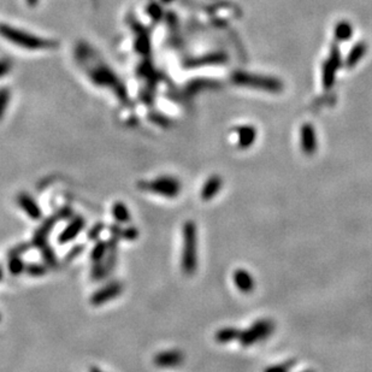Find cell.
I'll return each instance as SVG.
<instances>
[{
	"label": "cell",
	"instance_id": "1",
	"mask_svg": "<svg viewBox=\"0 0 372 372\" xmlns=\"http://www.w3.org/2000/svg\"><path fill=\"white\" fill-rule=\"evenodd\" d=\"M182 240V271L187 276H193L198 269V229L193 221L183 224Z\"/></svg>",
	"mask_w": 372,
	"mask_h": 372
},
{
	"label": "cell",
	"instance_id": "2",
	"mask_svg": "<svg viewBox=\"0 0 372 372\" xmlns=\"http://www.w3.org/2000/svg\"><path fill=\"white\" fill-rule=\"evenodd\" d=\"M74 215V210L70 206H63V208L57 210L56 212H53L52 215H50L47 218H44L40 226L35 229L34 234H33L32 244L34 246V248L41 251L43 248L50 246L49 238L57 224L62 221H69Z\"/></svg>",
	"mask_w": 372,
	"mask_h": 372
},
{
	"label": "cell",
	"instance_id": "3",
	"mask_svg": "<svg viewBox=\"0 0 372 372\" xmlns=\"http://www.w3.org/2000/svg\"><path fill=\"white\" fill-rule=\"evenodd\" d=\"M0 35L7 39L8 41L16 45V46L22 47V49L39 51V50H49L56 47V44L51 40H46L40 37L21 31V29L13 28L10 26L2 25L0 26Z\"/></svg>",
	"mask_w": 372,
	"mask_h": 372
},
{
	"label": "cell",
	"instance_id": "4",
	"mask_svg": "<svg viewBox=\"0 0 372 372\" xmlns=\"http://www.w3.org/2000/svg\"><path fill=\"white\" fill-rule=\"evenodd\" d=\"M139 187L141 191L151 192V193L157 194V196L173 199L181 193L182 183L176 177L164 175L159 176L149 182H140Z\"/></svg>",
	"mask_w": 372,
	"mask_h": 372
},
{
	"label": "cell",
	"instance_id": "5",
	"mask_svg": "<svg viewBox=\"0 0 372 372\" xmlns=\"http://www.w3.org/2000/svg\"><path fill=\"white\" fill-rule=\"evenodd\" d=\"M272 330H274L272 322H270L268 319L259 320V322L254 323L252 328L240 334V342H241L242 346H250V344H253L254 342L268 337L272 332Z\"/></svg>",
	"mask_w": 372,
	"mask_h": 372
},
{
	"label": "cell",
	"instance_id": "6",
	"mask_svg": "<svg viewBox=\"0 0 372 372\" xmlns=\"http://www.w3.org/2000/svg\"><path fill=\"white\" fill-rule=\"evenodd\" d=\"M123 290H124V284L121 281H112L110 283L105 284L104 287L99 288L98 290H95L92 294L89 301H91L93 306L99 307V306H103L106 302L111 301V300L118 298L123 293Z\"/></svg>",
	"mask_w": 372,
	"mask_h": 372
},
{
	"label": "cell",
	"instance_id": "7",
	"mask_svg": "<svg viewBox=\"0 0 372 372\" xmlns=\"http://www.w3.org/2000/svg\"><path fill=\"white\" fill-rule=\"evenodd\" d=\"M86 220L83 216L81 215H74L70 220L68 221V224L65 226L64 229L62 230L61 234L58 235V244L59 245H67L73 242L81 233L83 232L86 227Z\"/></svg>",
	"mask_w": 372,
	"mask_h": 372
},
{
	"label": "cell",
	"instance_id": "8",
	"mask_svg": "<svg viewBox=\"0 0 372 372\" xmlns=\"http://www.w3.org/2000/svg\"><path fill=\"white\" fill-rule=\"evenodd\" d=\"M16 203L17 205L22 209V211L25 212L32 221L38 222L43 220L44 217L43 210H41L40 205H39L37 200H35L31 194L22 192V193H20L19 196H17Z\"/></svg>",
	"mask_w": 372,
	"mask_h": 372
},
{
	"label": "cell",
	"instance_id": "9",
	"mask_svg": "<svg viewBox=\"0 0 372 372\" xmlns=\"http://www.w3.org/2000/svg\"><path fill=\"white\" fill-rule=\"evenodd\" d=\"M183 360H184V354H183V352L178 349H170L158 353L154 356V359H153V362L158 367L169 368L181 365Z\"/></svg>",
	"mask_w": 372,
	"mask_h": 372
},
{
	"label": "cell",
	"instance_id": "10",
	"mask_svg": "<svg viewBox=\"0 0 372 372\" xmlns=\"http://www.w3.org/2000/svg\"><path fill=\"white\" fill-rule=\"evenodd\" d=\"M235 81L241 85H248L252 87H259V88L269 89V91H278L281 88L280 82L271 79H263V77L248 76V75L239 74L235 76Z\"/></svg>",
	"mask_w": 372,
	"mask_h": 372
},
{
	"label": "cell",
	"instance_id": "11",
	"mask_svg": "<svg viewBox=\"0 0 372 372\" xmlns=\"http://www.w3.org/2000/svg\"><path fill=\"white\" fill-rule=\"evenodd\" d=\"M301 148L307 155H312L317 149V137L314 128L311 124H304L301 128Z\"/></svg>",
	"mask_w": 372,
	"mask_h": 372
},
{
	"label": "cell",
	"instance_id": "12",
	"mask_svg": "<svg viewBox=\"0 0 372 372\" xmlns=\"http://www.w3.org/2000/svg\"><path fill=\"white\" fill-rule=\"evenodd\" d=\"M222 187H223V179L221 176L214 175L209 177L208 181L204 183L202 192H200V198L204 202H210L220 193Z\"/></svg>",
	"mask_w": 372,
	"mask_h": 372
},
{
	"label": "cell",
	"instance_id": "13",
	"mask_svg": "<svg viewBox=\"0 0 372 372\" xmlns=\"http://www.w3.org/2000/svg\"><path fill=\"white\" fill-rule=\"evenodd\" d=\"M233 276L236 288L242 293H251L254 289V280L248 271L244 269H238Z\"/></svg>",
	"mask_w": 372,
	"mask_h": 372
},
{
	"label": "cell",
	"instance_id": "14",
	"mask_svg": "<svg viewBox=\"0 0 372 372\" xmlns=\"http://www.w3.org/2000/svg\"><path fill=\"white\" fill-rule=\"evenodd\" d=\"M235 133L238 134V145L240 148L245 149L251 147L254 143L257 137V131L252 125H241L235 129Z\"/></svg>",
	"mask_w": 372,
	"mask_h": 372
},
{
	"label": "cell",
	"instance_id": "15",
	"mask_svg": "<svg viewBox=\"0 0 372 372\" xmlns=\"http://www.w3.org/2000/svg\"><path fill=\"white\" fill-rule=\"evenodd\" d=\"M111 214H112L113 220L119 224H124V226H127V224H129L131 222L130 212H129L127 205L122 202H117L113 204L112 209H111Z\"/></svg>",
	"mask_w": 372,
	"mask_h": 372
},
{
	"label": "cell",
	"instance_id": "16",
	"mask_svg": "<svg viewBox=\"0 0 372 372\" xmlns=\"http://www.w3.org/2000/svg\"><path fill=\"white\" fill-rule=\"evenodd\" d=\"M107 251H109V246H107V240H97L94 241V246L92 247L91 254H89V258H91V262L94 263H100L103 262L106 257Z\"/></svg>",
	"mask_w": 372,
	"mask_h": 372
},
{
	"label": "cell",
	"instance_id": "17",
	"mask_svg": "<svg viewBox=\"0 0 372 372\" xmlns=\"http://www.w3.org/2000/svg\"><path fill=\"white\" fill-rule=\"evenodd\" d=\"M27 264L21 256L8 258V271L13 276H20L26 272Z\"/></svg>",
	"mask_w": 372,
	"mask_h": 372
},
{
	"label": "cell",
	"instance_id": "18",
	"mask_svg": "<svg viewBox=\"0 0 372 372\" xmlns=\"http://www.w3.org/2000/svg\"><path fill=\"white\" fill-rule=\"evenodd\" d=\"M50 268L47 266V264L45 263H29L26 266V272L29 277L33 278H39L44 277L47 272L50 271Z\"/></svg>",
	"mask_w": 372,
	"mask_h": 372
},
{
	"label": "cell",
	"instance_id": "19",
	"mask_svg": "<svg viewBox=\"0 0 372 372\" xmlns=\"http://www.w3.org/2000/svg\"><path fill=\"white\" fill-rule=\"evenodd\" d=\"M240 334H241V332H240L236 328H223L216 332L215 338L216 341L220 342V343H228V342L239 338Z\"/></svg>",
	"mask_w": 372,
	"mask_h": 372
},
{
	"label": "cell",
	"instance_id": "20",
	"mask_svg": "<svg viewBox=\"0 0 372 372\" xmlns=\"http://www.w3.org/2000/svg\"><path fill=\"white\" fill-rule=\"evenodd\" d=\"M40 253L41 258H43V262L45 264H47V266H49L51 270H56L57 268H59L61 263H59L56 252L52 247H51V245L43 248V250L40 251Z\"/></svg>",
	"mask_w": 372,
	"mask_h": 372
},
{
	"label": "cell",
	"instance_id": "21",
	"mask_svg": "<svg viewBox=\"0 0 372 372\" xmlns=\"http://www.w3.org/2000/svg\"><path fill=\"white\" fill-rule=\"evenodd\" d=\"M337 64H338V57H337V52L332 53V58L330 59L326 64L325 70H324V86L325 88H329L330 86L332 85V80H334V70L337 69Z\"/></svg>",
	"mask_w": 372,
	"mask_h": 372
},
{
	"label": "cell",
	"instance_id": "22",
	"mask_svg": "<svg viewBox=\"0 0 372 372\" xmlns=\"http://www.w3.org/2000/svg\"><path fill=\"white\" fill-rule=\"evenodd\" d=\"M109 276H110V274L107 272V270L104 266L103 262L93 264V266L91 269V278H92L93 282L104 281L105 278H107Z\"/></svg>",
	"mask_w": 372,
	"mask_h": 372
},
{
	"label": "cell",
	"instance_id": "23",
	"mask_svg": "<svg viewBox=\"0 0 372 372\" xmlns=\"http://www.w3.org/2000/svg\"><path fill=\"white\" fill-rule=\"evenodd\" d=\"M85 250H86V246L83 244L75 245L74 247H71L70 250H69L67 253H65L64 258H63V260L61 262V265H67V264L73 263L77 257L81 256V254L83 253V251H85Z\"/></svg>",
	"mask_w": 372,
	"mask_h": 372
},
{
	"label": "cell",
	"instance_id": "24",
	"mask_svg": "<svg viewBox=\"0 0 372 372\" xmlns=\"http://www.w3.org/2000/svg\"><path fill=\"white\" fill-rule=\"evenodd\" d=\"M350 35H352V27H350L349 23L340 22L335 27V37L338 40H348L350 38Z\"/></svg>",
	"mask_w": 372,
	"mask_h": 372
},
{
	"label": "cell",
	"instance_id": "25",
	"mask_svg": "<svg viewBox=\"0 0 372 372\" xmlns=\"http://www.w3.org/2000/svg\"><path fill=\"white\" fill-rule=\"evenodd\" d=\"M32 248H34V246H33L32 242H21V244L14 246L11 250L8 251V258L9 257H17V256L22 257L23 254L28 253V252L31 251Z\"/></svg>",
	"mask_w": 372,
	"mask_h": 372
},
{
	"label": "cell",
	"instance_id": "26",
	"mask_svg": "<svg viewBox=\"0 0 372 372\" xmlns=\"http://www.w3.org/2000/svg\"><path fill=\"white\" fill-rule=\"evenodd\" d=\"M105 228H106V224L104 222H97L95 224H93L92 228H89L88 232H87V238H88L89 241H97V240L100 239L101 233L104 232Z\"/></svg>",
	"mask_w": 372,
	"mask_h": 372
},
{
	"label": "cell",
	"instance_id": "27",
	"mask_svg": "<svg viewBox=\"0 0 372 372\" xmlns=\"http://www.w3.org/2000/svg\"><path fill=\"white\" fill-rule=\"evenodd\" d=\"M139 235H140V232H139V229H137L136 227H135V226H128V224H127V227L123 228L121 239L124 240V241L133 242V241H136V240L139 239Z\"/></svg>",
	"mask_w": 372,
	"mask_h": 372
},
{
	"label": "cell",
	"instance_id": "28",
	"mask_svg": "<svg viewBox=\"0 0 372 372\" xmlns=\"http://www.w3.org/2000/svg\"><path fill=\"white\" fill-rule=\"evenodd\" d=\"M10 99H11L10 91L7 88H0V121H2L5 112H7L9 103H10Z\"/></svg>",
	"mask_w": 372,
	"mask_h": 372
},
{
	"label": "cell",
	"instance_id": "29",
	"mask_svg": "<svg viewBox=\"0 0 372 372\" xmlns=\"http://www.w3.org/2000/svg\"><path fill=\"white\" fill-rule=\"evenodd\" d=\"M365 50H366V46L364 44H359L358 46L354 47V49L352 50V52H350L349 57H348L347 64L349 65V67H352V65L355 64V63L361 58V56L364 55Z\"/></svg>",
	"mask_w": 372,
	"mask_h": 372
},
{
	"label": "cell",
	"instance_id": "30",
	"mask_svg": "<svg viewBox=\"0 0 372 372\" xmlns=\"http://www.w3.org/2000/svg\"><path fill=\"white\" fill-rule=\"evenodd\" d=\"M11 62L8 59H0V79L8 75L9 71L11 70Z\"/></svg>",
	"mask_w": 372,
	"mask_h": 372
},
{
	"label": "cell",
	"instance_id": "31",
	"mask_svg": "<svg viewBox=\"0 0 372 372\" xmlns=\"http://www.w3.org/2000/svg\"><path fill=\"white\" fill-rule=\"evenodd\" d=\"M38 2H39V0H27V4H28L29 5V7H35V5H37L38 4Z\"/></svg>",
	"mask_w": 372,
	"mask_h": 372
},
{
	"label": "cell",
	"instance_id": "32",
	"mask_svg": "<svg viewBox=\"0 0 372 372\" xmlns=\"http://www.w3.org/2000/svg\"><path fill=\"white\" fill-rule=\"evenodd\" d=\"M3 278H4V268H3V265L0 264V282L3 281Z\"/></svg>",
	"mask_w": 372,
	"mask_h": 372
},
{
	"label": "cell",
	"instance_id": "33",
	"mask_svg": "<svg viewBox=\"0 0 372 372\" xmlns=\"http://www.w3.org/2000/svg\"><path fill=\"white\" fill-rule=\"evenodd\" d=\"M0 320H2V314H0Z\"/></svg>",
	"mask_w": 372,
	"mask_h": 372
}]
</instances>
